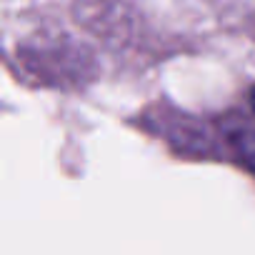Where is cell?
Returning <instances> with one entry per match:
<instances>
[{"mask_svg": "<svg viewBox=\"0 0 255 255\" xmlns=\"http://www.w3.org/2000/svg\"><path fill=\"white\" fill-rule=\"evenodd\" d=\"M250 108H253V113H255V85H253V90H250Z\"/></svg>", "mask_w": 255, "mask_h": 255, "instance_id": "obj_2", "label": "cell"}, {"mask_svg": "<svg viewBox=\"0 0 255 255\" xmlns=\"http://www.w3.org/2000/svg\"><path fill=\"white\" fill-rule=\"evenodd\" d=\"M230 135H233V143H235V150H238L240 160L255 173V130L240 128V130H235Z\"/></svg>", "mask_w": 255, "mask_h": 255, "instance_id": "obj_1", "label": "cell"}]
</instances>
